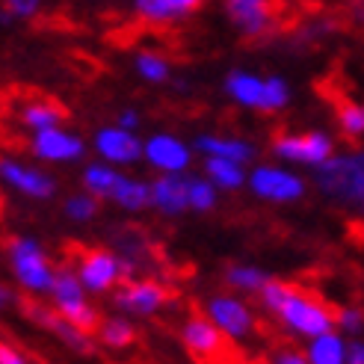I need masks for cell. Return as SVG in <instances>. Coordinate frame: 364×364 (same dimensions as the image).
<instances>
[{"label": "cell", "mask_w": 364, "mask_h": 364, "mask_svg": "<svg viewBox=\"0 0 364 364\" xmlns=\"http://www.w3.org/2000/svg\"><path fill=\"white\" fill-rule=\"evenodd\" d=\"M258 302L269 317L279 320V326L287 335H294L299 341L317 338L323 332L335 329V311L326 302H320L317 296L305 294L302 287H294L287 282L269 279L264 284V290L258 294Z\"/></svg>", "instance_id": "1"}, {"label": "cell", "mask_w": 364, "mask_h": 364, "mask_svg": "<svg viewBox=\"0 0 364 364\" xmlns=\"http://www.w3.org/2000/svg\"><path fill=\"white\" fill-rule=\"evenodd\" d=\"M311 181L323 198L364 220V149L335 151L314 169Z\"/></svg>", "instance_id": "2"}, {"label": "cell", "mask_w": 364, "mask_h": 364, "mask_svg": "<svg viewBox=\"0 0 364 364\" xmlns=\"http://www.w3.org/2000/svg\"><path fill=\"white\" fill-rule=\"evenodd\" d=\"M6 258L12 279L24 296L42 299L50 294L53 279H57V264L39 240L30 237V234H18L6 243Z\"/></svg>", "instance_id": "3"}, {"label": "cell", "mask_w": 364, "mask_h": 364, "mask_svg": "<svg viewBox=\"0 0 364 364\" xmlns=\"http://www.w3.org/2000/svg\"><path fill=\"white\" fill-rule=\"evenodd\" d=\"M246 190L267 205H296L308 193V181L284 163H252L246 175Z\"/></svg>", "instance_id": "4"}, {"label": "cell", "mask_w": 364, "mask_h": 364, "mask_svg": "<svg viewBox=\"0 0 364 364\" xmlns=\"http://www.w3.org/2000/svg\"><path fill=\"white\" fill-rule=\"evenodd\" d=\"M113 311L131 320H151L172 302L169 287L154 276H131L113 290Z\"/></svg>", "instance_id": "5"}, {"label": "cell", "mask_w": 364, "mask_h": 364, "mask_svg": "<svg viewBox=\"0 0 364 364\" xmlns=\"http://www.w3.org/2000/svg\"><path fill=\"white\" fill-rule=\"evenodd\" d=\"M48 299H50L53 311L63 314L65 320H71L75 326H80V329H86V332L98 329L101 314H98V308L89 302L86 287L80 284L77 272H75V267H71V264L57 267V279H53V287H50Z\"/></svg>", "instance_id": "6"}, {"label": "cell", "mask_w": 364, "mask_h": 364, "mask_svg": "<svg viewBox=\"0 0 364 364\" xmlns=\"http://www.w3.org/2000/svg\"><path fill=\"white\" fill-rule=\"evenodd\" d=\"M269 154L284 166H308L317 169L335 154V139L326 131H302V134H279L269 142Z\"/></svg>", "instance_id": "7"}, {"label": "cell", "mask_w": 364, "mask_h": 364, "mask_svg": "<svg viewBox=\"0 0 364 364\" xmlns=\"http://www.w3.org/2000/svg\"><path fill=\"white\" fill-rule=\"evenodd\" d=\"M0 184L30 202H53L60 193L57 175L18 157H0Z\"/></svg>", "instance_id": "8"}, {"label": "cell", "mask_w": 364, "mask_h": 364, "mask_svg": "<svg viewBox=\"0 0 364 364\" xmlns=\"http://www.w3.org/2000/svg\"><path fill=\"white\" fill-rule=\"evenodd\" d=\"M205 317L234 343L249 341L258 329V314L240 294H213L205 302Z\"/></svg>", "instance_id": "9"}, {"label": "cell", "mask_w": 364, "mask_h": 364, "mask_svg": "<svg viewBox=\"0 0 364 364\" xmlns=\"http://www.w3.org/2000/svg\"><path fill=\"white\" fill-rule=\"evenodd\" d=\"M193 160V142L181 139L178 134L157 131L142 139V163L157 175H187Z\"/></svg>", "instance_id": "10"}, {"label": "cell", "mask_w": 364, "mask_h": 364, "mask_svg": "<svg viewBox=\"0 0 364 364\" xmlns=\"http://www.w3.org/2000/svg\"><path fill=\"white\" fill-rule=\"evenodd\" d=\"M21 314L27 320H33L36 326H39L42 332H48L50 338H57L65 350L71 353H77V355H89V353H95V338L92 332H86L80 329V326H75L71 320H65L63 314H57L50 305H42L39 299H24L21 305Z\"/></svg>", "instance_id": "11"}, {"label": "cell", "mask_w": 364, "mask_h": 364, "mask_svg": "<svg viewBox=\"0 0 364 364\" xmlns=\"http://www.w3.org/2000/svg\"><path fill=\"white\" fill-rule=\"evenodd\" d=\"M77 279L86 287L89 296H107L127 279L124 276V267L122 258L113 249H89L77 258Z\"/></svg>", "instance_id": "12"}, {"label": "cell", "mask_w": 364, "mask_h": 364, "mask_svg": "<svg viewBox=\"0 0 364 364\" xmlns=\"http://www.w3.org/2000/svg\"><path fill=\"white\" fill-rule=\"evenodd\" d=\"M86 151H89L86 139L65 131L63 124L30 134V154L39 163H48V166H68V163H80L86 157Z\"/></svg>", "instance_id": "13"}, {"label": "cell", "mask_w": 364, "mask_h": 364, "mask_svg": "<svg viewBox=\"0 0 364 364\" xmlns=\"http://www.w3.org/2000/svg\"><path fill=\"white\" fill-rule=\"evenodd\" d=\"M89 149L98 154V160L113 163V166H119V169L142 163V136L136 131L119 127L116 122L98 127L92 142H89Z\"/></svg>", "instance_id": "14"}, {"label": "cell", "mask_w": 364, "mask_h": 364, "mask_svg": "<svg viewBox=\"0 0 364 364\" xmlns=\"http://www.w3.org/2000/svg\"><path fill=\"white\" fill-rule=\"evenodd\" d=\"M223 12L234 33H240L243 39H264L276 30L272 0H223Z\"/></svg>", "instance_id": "15"}, {"label": "cell", "mask_w": 364, "mask_h": 364, "mask_svg": "<svg viewBox=\"0 0 364 364\" xmlns=\"http://www.w3.org/2000/svg\"><path fill=\"white\" fill-rule=\"evenodd\" d=\"M181 343L184 350L193 353L196 358H220L225 350V335L216 329V326L205 317V314H193L181 323Z\"/></svg>", "instance_id": "16"}, {"label": "cell", "mask_w": 364, "mask_h": 364, "mask_svg": "<svg viewBox=\"0 0 364 364\" xmlns=\"http://www.w3.org/2000/svg\"><path fill=\"white\" fill-rule=\"evenodd\" d=\"M110 240H113V252L122 258L124 267V276H139V272H151L154 267V255H151V243L142 231L136 228H116L110 231Z\"/></svg>", "instance_id": "17"}, {"label": "cell", "mask_w": 364, "mask_h": 364, "mask_svg": "<svg viewBox=\"0 0 364 364\" xmlns=\"http://www.w3.org/2000/svg\"><path fill=\"white\" fill-rule=\"evenodd\" d=\"M187 175H154L149 181V187H151V210H157L160 216H166V220H178V216H184L190 210Z\"/></svg>", "instance_id": "18"}, {"label": "cell", "mask_w": 364, "mask_h": 364, "mask_svg": "<svg viewBox=\"0 0 364 364\" xmlns=\"http://www.w3.org/2000/svg\"><path fill=\"white\" fill-rule=\"evenodd\" d=\"M223 92L228 95L231 104H237L240 110L264 113V75L249 68H231L223 80Z\"/></svg>", "instance_id": "19"}, {"label": "cell", "mask_w": 364, "mask_h": 364, "mask_svg": "<svg viewBox=\"0 0 364 364\" xmlns=\"http://www.w3.org/2000/svg\"><path fill=\"white\" fill-rule=\"evenodd\" d=\"M193 151L202 157H225L237 160L243 166H252L258 157V145L243 136H223V134H198L193 139Z\"/></svg>", "instance_id": "20"}, {"label": "cell", "mask_w": 364, "mask_h": 364, "mask_svg": "<svg viewBox=\"0 0 364 364\" xmlns=\"http://www.w3.org/2000/svg\"><path fill=\"white\" fill-rule=\"evenodd\" d=\"M202 175L220 193H237V190L246 187L249 166H243V163H237V160H225V157H205Z\"/></svg>", "instance_id": "21"}, {"label": "cell", "mask_w": 364, "mask_h": 364, "mask_svg": "<svg viewBox=\"0 0 364 364\" xmlns=\"http://www.w3.org/2000/svg\"><path fill=\"white\" fill-rule=\"evenodd\" d=\"M110 202L119 210H124V213H142V210H149L151 208V187H149V181L122 172L119 184H116V190L110 196Z\"/></svg>", "instance_id": "22"}, {"label": "cell", "mask_w": 364, "mask_h": 364, "mask_svg": "<svg viewBox=\"0 0 364 364\" xmlns=\"http://www.w3.org/2000/svg\"><path fill=\"white\" fill-rule=\"evenodd\" d=\"M269 279H272V276H269L264 267H258V264H246V261L228 264L225 272H223L225 287L234 290V294H240V296H258Z\"/></svg>", "instance_id": "23"}, {"label": "cell", "mask_w": 364, "mask_h": 364, "mask_svg": "<svg viewBox=\"0 0 364 364\" xmlns=\"http://www.w3.org/2000/svg\"><path fill=\"white\" fill-rule=\"evenodd\" d=\"M119 178H122V169L113 166V163H104V160H92V163H83V169H80V187L86 193H92L98 196L101 202H110V196L119 184Z\"/></svg>", "instance_id": "24"}, {"label": "cell", "mask_w": 364, "mask_h": 364, "mask_svg": "<svg viewBox=\"0 0 364 364\" xmlns=\"http://www.w3.org/2000/svg\"><path fill=\"white\" fill-rule=\"evenodd\" d=\"M95 341L107 350H127L136 343V326L131 317L116 311L110 317H101L98 329H95Z\"/></svg>", "instance_id": "25"}, {"label": "cell", "mask_w": 364, "mask_h": 364, "mask_svg": "<svg viewBox=\"0 0 364 364\" xmlns=\"http://www.w3.org/2000/svg\"><path fill=\"white\" fill-rule=\"evenodd\" d=\"M302 353L311 364H343L347 361V338L338 329H329L317 338H308Z\"/></svg>", "instance_id": "26"}, {"label": "cell", "mask_w": 364, "mask_h": 364, "mask_svg": "<svg viewBox=\"0 0 364 364\" xmlns=\"http://www.w3.org/2000/svg\"><path fill=\"white\" fill-rule=\"evenodd\" d=\"M134 71L142 83H151V86L172 83V63L154 50H139L134 57Z\"/></svg>", "instance_id": "27"}, {"label": "cell", "mask_w": 364, "mask_h": 364, "mask_svg": "<svg viewBox=\"0 0 364 364\" xmlns=\"http://www.w3.org/2000/svg\"><path fill=\"white\" fill-rule=\"evenodd\" d=\"M65 122V110L50 101H30L21 110V124L27 127L30 134L45 131V127H57Z\"/></svg>", "instance_id": "28"}, {"label": "cell", "mask_w": 364, "mask_h": 364, "mask_svg": "<svg viewBox=\"0 0 364 364\" xmlns=\"http://www.w3.org/2000/svg\"><path fill=\"white\" fill-rule=\"evenodd\" d=\"M98 213H101V198L92 196V193H86V190L65 196V202H63V216L68 223H75V225L95 223Z\"/></svg>", "instance_id": "29"}, {"label": "cell", "mask_w": 364, "mask_h": 364, "mask_svg": "<svg viewBox=\"0 0 364 364\" xmlns=\"http://www.w3.org/2000/svg\"><path fill=\"white\" fill-rule=\"evenodd\" d=\"M187 202L193 213H210L220 205V190L205 175H187Z\"/></svg>", "instance_id": "30"}, {"label": "cell", "mask_w": 364, "mask_h": 364, "mask_svg": "<svg viewBox=\"0 0 364 364\" xmlns=\"http://www.w3.org/2000/svg\"><path fill=\"white\" fill-rule=\"evenodd\" d=\"M294 101V89L282 75H264V113H282Z\"/></svg>", "instance_id": "31"}, {"label": "cell", "mask_w": 364, "mask_h": 364, "mask_svg": "<svg viewBox=\"0 0 364 364\" xmlns=\"http://www.w3.org/2000/svg\"><path fill=\"white\" fill-rule=\"evenodd\" d=\"M335 30H338V24L332 21V18H311V21H305V24L294 33V45H296V48L320 45L323 39H329Z\"/></svg>", "instance_id": "32"}, {"label": "cell", "mask_w": 364, "mask_h": 364, "mask_svg": "<svg viewBox=\"0 0 364 364\" xmlns=\"http://www.w3.org/2000/svg\"><path fill=\"white\" fill-rule=\"evenodd\" d=\"M338 127L347 139H361L364 136V104L347 101L338 107Z\"/></svg>", "instance_id": "33"}, {"label": "cell", "mask_w": 364, "mask_h": 364, "mask_svg": "<svg viewBox=\"0 0 364 364\" xmlns=\"http://www.w3.org/2000/svg\"><path fill=\"white\" fill-rule=\"evenodd\" d=\"M131 9L139 21L151 24V27L172 24V12L166 6V0H131Z\"/></svg>", "instance_id": "34"}, {"label": "cell", "mask_w": 364, "mask_h": 364, "mask_svg": "<svg viewBox=\"0 0 364 364\" xmlns=\"http://www.w3.org/2000/svg\"><path fill=\"white\" fill-rule=\"evenodd\" d=\"M335 329L343 338H361L364 335V308L358 305H343L335 311Z\"/></svg>", "instance_id": "35"}, {"label": "cell", "mask_w": 364, "mask_h": 364, "mask_svg": "<svg viewBox=\"0 0 364 364\" xmlns=\"http://www.w3.org/2000/svg\"><path fill=\"white\" fill-rule=\"evenodd\" d=\"M0 6L9 9L18 21H30V18H36L42 12L45 0H0Z\"/></svg>", "instance_id": "36"}, {"label": "cell", "mask_w": 364, "mask_h": 364, "mask_svg": "<svg viewBox=\"0 0 364 364\" xmlns=\"http://www.w3.org/2000/svg\"><path fill=\"white\" fill-rule=\"evenodd\" d=\"M21 305H24L21 290L6 284V282H0V317H9L12 311H21Z\"/></svg>", "instance_id": "37"}, {"label": "cell", "mask_w": 364, "mask_h": 364, "mask_svg": "<svg viewBox=\"0 0 364 364\" xmlns=\"http://www.w3.org/2000/svg\"><path fill=\"white\" fill-rule=\"evenodd\" d=\"M202 4H205V0H166V6L172 12V21H181V18L198 12V9H202Z\"/></svg>", "instance_id": "38"}, {"label": "cell", "mask_w": 364, "mask_h": 364, "mask_svg": "<svg viewBox=\"0 0 364 364\" xmlns=\"http://www.w3.org/2000/svg\"><path fill=\"white\" fill-rule=\"evenodd\" d=\"M269 364H311L305 358V353L302 350H294V347H282V350H276L269 355Z\"/></svg>", "instance_id": "39"}, {"label": "cell", "mask_w": 364, "mask_h": 364, "mask_svg": "<svg viewBox=\"0 0 364 364\" xmlns=\"http://www.w3.org/2000/svg\"><path fill=\"white\" fill-rule=\"evenodd\" d=\"M116 124H119V127H127V131H139L142 113L136 110V107H122V110L116 113Z\"/></svg>", "instance_id": "40"}, {"label": "cell", "mask_w": 364, "mask_h": 364, "mask_svg": "<svg viewBox=\"0 0 364 364\" xmlns=\"http://www.w3.org/2000/svg\"><path fill=\"white\" fill-rule=\"evenodd\" d=\"M0 364H33L21 350L12 347V343L0 341Z\"/></svg>", "instance_id": "41"}, {"label": "cell", "mask_w": 364, "mask_h": 364, "mask_svg": "<svg viewBox=\"0 0 364 364\" xmlns=\"http://www.w3.org/2000/svg\"><path fill=\"white\" fill-rule=\"evenodd\" d=\"M343 364H364V338H347V361Z\"/></svg>", "instance_id": "42"}, {"label": "cell", "mask_w": 364, "mask_h": 364, "mask_svg": "<svg viewBox=\"0 0 364 364\" xmlns=\"http://www.w3.org/2000/svg\"><path fill=\"white\" fill-rule=\"evenodd\" d=\"M350 15H353V21L364 27V0H353V6H350Z\"/></svg>", "instance_id": "43"}, {"label": "cell", "mask_w": 364, "mask_h": 364, "mask_svg": "<svg viewBox=\"0 0 364 364\" xmlns=\"http://www.w3.org/2000/svg\"><path fill=\"white\" fill-rule=\"evenodd\" d=\"M12 24H18V18H15L9 9L0 6V27H12Z\"/></svg>", "instance_id": "44"}]
</instances>
